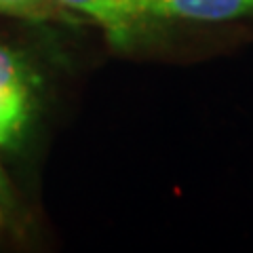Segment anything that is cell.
Instances as JSON below:
<instances>
[{
  "label": "cell",
  "instance_id": "cell-1",
  "mask_svg": "<svg viewBox=\"0 0 253 253\" xmlns=\"http://www.w3.org/2000/svg\"><path fill=\"white\" fill-rule=\"evenodd\" d=\"M30 114V89L23 63L13 51L0 46V146L19 137Z\"/></svg>",
  "mask_w": 253,
  "mask_h": 253
},
{
  "label": "cell",
  "instance_id": "cell-3",
  "mask_svg": "<svg viewBox=\"0 0 253 253\" xmlns=\"http://www.w3.org/2000/svg\"><path fill=\"white\" fill-rule=\"evenodd\" d=\"M57 2L99 21L116 41L126 38L141 19L148 17L146 0H57Z\"/></svg>",
  "mask_w": 253,
  "mask_h": 253
},
{
  "label": "cell",
  "instance_id": "cell-2",
  "mask_svg": "<svg viewBox=\"0 0 253 253\" xmlns=\"http://www.w3.org/2000/svg\"><path fill=\"white\" fill-rule=\"evenodd\" d=\"M148 15L224 21L253 13V0H146Z\"/></svg>",
  "mask_w": 253,
  "mask_h": 253
},
{
  "label": "cell",
  "instance_id": "cell-4",
  "mask_svg": "<svg viewBox=\"0 0 253 253\" xmlns=\"http://www.w3.org/2000/svg\"><path fill=\"white\" fill-rule=\"evenodd\" d=\"M57 4V0H0V11L28 19H46Z\"/></svg>",
  "mask_w": 253,
  "mask_h": 253
}]
</instances>
